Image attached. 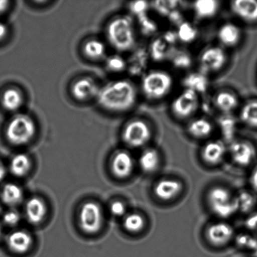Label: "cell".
<instances>
[{"mask_svg": "<svg viewBox=\"0 0 257 257\" xmlns=\"http://www.w3.org/2000/svg\"><path fill=\"white\" fill-rule=\"evenodd\" d=\"M137 88L130 80L120 79L100 87L96 98L104 109L113 112H125L133 109L137 102Z\"/></svg>", "mask_w": 257, "mask_h": 257, "instance_id": "cell-1", "label": "cell"}, {"mask_svg": "<svg viewBox=\"0 0 257 257\" xmlns=\"http://www.w3.org/2000/svg\"><path fill=\"white\" fill-rule=\"evenodd\" d=\"M175 85L173 75L166 70H148L141 77V92L146 100L160 101L170 94Z\"/></svg>", "mask_w": 257, "mask_h": 257, "instance_id": "cell-2", "label": "cell"}, {"mask_svg": "<svg viewBox=\"0 0 257 257\" xmlns=\"http://www.w3.org/2000/svg\"><path fill=\"white\" fill-rule=\"evenodd\" d=\"M107 37L110 44L119 52H127L135 46L136 34L135 24L128 15L114 18L108 25Z\"/></svg>", "mask_w": 257, "mask_h": 257, "instance_id": "cell-3", "label": "cell"}, {"mask_svg": "<svg viewBox=\"0 0 257 257\" xmlns=\"http://www.w3.org/2000/svg\"><path fill=\"white\" fill-rule=\"evenodd\" d=\"M34 120L25 114L15 115L6 128V137L14 145H26L34 138L36 133Z\"/></svg>", "mask_w": 257, "mask_h": 257, "instance_id": "cell-4", "label": "cell"}, {"mask_svg": "<svg viewBox=\"0 0 257 257\" xmlns=\"http://www.w3.org/2000/svg\"><path fill=\"white\" fill-rule=\"evenodd\" d=\"M200 106V95L190 89H183L171 100L170 111L175 119L183 121L192 119Z\"/></svg>", "mask_w": 257, "mask_h": 257, "instance_id": "cell-5", "label": "cell"}, {"mask_svg": "<svg viewBox=\"0 0 257 257\" xmlns=\"http://www.w3.org/2000/svg\"><path fill=\"white\" fill-rule=\"evenodd\" d=\"M228 62V55L226 49L220 45H211L205 48L199 55V70L209 76L222 71Z\"/></svg>", "mask_w": 257, "mask_h": 257, "instance_id": "cell-6", "label": "cell"}, {"mask_svg": "<svg viewBox=\"0 0 257 257\" xmlns=\"http://www.w3.org/2000/svg\"><path fill=\"white\" fill-rule=\"evenodd\" d=\"M207 200L211 210L219 217H230L239 210L236 196H233L225 188L218 186L211 189Z\"/></svg>", "mask_w": 257, "mask_h": 257, "instance_id": "cell-7", "label": "cell"}, {"mask_svg": "<svg viewBox=\"0 0 257 257\" xmlns=\"http://www.w3.org/2000/svg\"><path fill=\"white\" fill-rule=\"evenodd\" d=\"M153 136L150 122L141 117H136L128 121L122 132V138L128 146L140 148L147 145Z\"/></svg>", "mask_w": 257, "mask_h": 257, "instance_id": "cell-8", "label": "cell"}, {"mask_svg": "<svg viewBox=\"0 0 257 257\" xmlns=\"http://www.w3.org/2000/svg\"><path fill=\"white\" fill-rule=\"evenodd\" d=\"M102 223V211L97 204L87 202L82 206L79 214V223L85 232H97L101 227Z\"/></svg>", "mask_w": 257, "mask_h": 257, "instance_id": "cell-9", "label": "cell"}, {"mask_svg": "<svg viewBox=\"0 0 257 257\" xmlns=\"http://www.w3.org/2000/svg\"><path fill=\"white\" fill-rule=\"evenodd\" d=\"M229 150L233 160L241 166L250 165L256 157L255 146L247 140H236L233 141Z\"/></svg>", "mask_w": 257, "mask_h": 257, "instance_id": "cell-10", "label": "cell"}, {"mask_svg": "<svg viewBox=\"0 0 257 257\" xmlns=\"http://www.w3.org/2000/svg\"><path fill=\"white\" fill-rule=\"evenodd\" d=\"M212 103L218 111L224 114H230L237 109L240 100L235 91L226 88L218 90L215 93Z\"/></svg>", "mask_w": 257, "mask_h": 257, "instance_id": "cell-11", "label": "cell"}, {"mask_svg": "<svg viewBox=\"0 0 257 257\" xmlns=\"http://www.w3.org/2000/svg\"><path fill=\"white\" fill-rule=\"evenodd\" d=\"M242 32L240 27L235 23H223L217 30V39L220 46L224 49H231L237 47L241 40Z\"/></svg>", "mask_w": 257, "mask_h": 257, "instance_id": "cell-12", "label": "cell"}, {"mask_svg": "<svg viewBox=\"0 0 257 257\" xmlns=\"http://www.w3.org/2000/svg\"><path fill=\"white\" fill-rule=\"evenodd\" d=\"M100 89L94 79L90 77H84L72 84L71 93L73 97L79 101H87L97 98Z\"/></svg>", "mask_w": 257, "mask_h": 257, "instance_id": "cell-13", "label": "cell"}, {"mask_svg": "<svg viewBox=\"0 0 257 257\" xmlns=\"http://www.w3.org/2000/svg\"><path fill=\"white\" fill-rule=\"evenodd\" d=\"M233 236L232 226L224 222L213 223L208 226L206 231V236L209 242L216 246L226 245Z\"/></svg>", "mask_w": 257, "mask_h": 257, "instance_id": "cell-14", "label": "cell"}, {"mask_svg": "<svg viewBox=\"0 0 257 257\" xmlns=\"http://www.w3.org/2000/svg\"><path fill=\"white\" fill-rule=\"evenodd\" d=\"M229 7L232 14L244 22H257V1L233 0L230 2Z\"/></svg>", "mask_w": 257, "mask_h": 257, "instance_id": "cell-15", "label": "cell"}, {"mask_svg": "<svg viewBox=\"0 0 257 257\" xmlns=\"http://www.w3.org/2000/svg\"><path fill=\"white\" fill-rule=\"evenodd\" d=\"M180 181L174 179H163L156 184L154 192L157 198L163 201H170L175 198L182 191Z\"/></svg>", "mask_w": 257, "mask_h": 257, "instance_id": "cell-16", "label": "cell"}, {"mask_svg": "<svg viewBox=\"0 0 257 257\" xmlns=\"http://www.w3.org/2000/svg\"><path fill=\"white\" fill-rule=\"evenodd\" d=\"M226 153L225 144L222 141L215 140L208 141L204 145L201 156L205 162L215 165L222 161Z\"/></svg>", "mask_w": 257, "mask_h": 257, "instance_id": "cell-17", "label": "cell"}, {"mask_svg": "<svg viewBox=\"0 0 257 257\" xmlns=\"http://www.w3.org/2000/svg\"><path fill=\"white\" fill-rule=\"evenodd\" d=\"M214 125L208 118L193 117L188 120L186 131L191 137L196 139H205L213 133Z\"/></svg>", "mask_w": 257, "mask_h": 257, "instance_id": "cell-18", "label": "cell"}, {"mask_svg": "<svg viewBox=\"0 0 257 257\" xmlns=\"http://www.w3.org/2000/svg\"><path fill=\"white\" fill-rule=\"evenodd\" d=\"M133 160L130 153L120 151L113 158L112 170L113 173L118 178L128 177L133 170Z\"/></svg>", "mask_w": 257, "mask_h": 257, "instance_id": "cell-19", "label": "cell"}, {"mask_svg": "<svg viewBox=\"0 0 257 257\" xmlns=\"http://www.w3.org/2000/svg\"><path fill=\"white\" fill-rule=\"evenodd\" d=\"M182 84L183 89H190L200 95L207 91L209 87L208 76L200 70L191 72L183 77Z\"/></svg>", "mask_w": 257, "mask_h": 257, "instance_id": "cell-20", "label": "cell"}, {"mask_svg": "<svg viewBox=\"0 0 257 257\" xmlns=\"http://www.w3.org/2000/svg\"><path fill=\"white\" fill-rule=\"evenodd\" d=\"M192 7L197 19L208 20L213 19L218 14L221 2L216 0H198L193 3Z\"/></svg>", "mask_w": 257, "mask_h": 257, "instance_id": "cell-21", "label": "cell"}, {"mask_svg": "<svg viewBox=\"0 0 257 257\" xmlns=\"http://www.w3.org/2000/svg\"><path fill=\"white\" fill-rule=\"evenodd\" d=\"M10 250L17 253H24L29 250L32 243V236L26 231L17 230L12 233L7 240Z\"/></svg>", "mask_w": 257, "mask_h": 257, "instance_id": "cell-22", "label": "cell"}, {"mask_svg": "<svg viewBox=\"0 0 257 257\" xmlns=\"http://www.w3.org/2000/svg\"><path fill=\"white\" fill-rule=\"evenodd\" d=\"M25 212L29 222L38 224L44 220L46 215V206L40 198H32L27 201Z\"/></svg>", "mask_w": 257, "mask_h": 257, "instance_id": "cell-23", "label": "cell"}, {"mask_svg": "<svg viewBox=\"0 0 257 257\" xmlns=\"http://www.w3.org/2000/svg\"><path fill=\"white\" fill-rule=\"evenodd\" d=\"M1 101L5 109L9 111H16L24 103V95L17 88H9L3 93Z\"/></svg>", "mask_w": 257, "mask_h": 257, "instance_id": "cell-24", "label": "cell"}, {"mask_svg": "<svg viewBox=\"0 0 257 257\" xmlns=\"http://www.w3.org/2000/svg\"><path fill=\"white\" fill-rule=\"evenodd\" d=\"M238 119L246 126L257 128V100H248L241 105Z\"/></svg>", "mask_w": 257, "mask_h": 257, "instance_id": "cell-25", "label": "cell"}, {"mask_svg": "<svg viewBox=\"0 0 257 257\" xmlns=\"http://www.w3.org/2000/svg\"><path fill=\"white\" fill-rule=\"evenodd\" d=\"M24 194L21 188L14 183H8L3 188L1 198L3 202L12 206L19 205L23 200Z\"/></svg>", "mask_w": 257, "mask_h": 257, "instance_id": "cell-26", "label": "cell"}, {"mask_svg": "<svg viewBox=\"0 0 257 257\" xmlns=\"http://www.w3.org/2000/svg\"><path fill=\"white\" fill-rule=\"evenodd\" d=\"M160 155L153 148H149L144 151L140 158V165L145 173H152L160 165Z\"/></svg>", "mask_w": 257, "mask_h": 257, "instance_id": "cell-27", "label": "cell"}, {"mask_svg": "<svg viewBox=\"0 0 257 257\" xmlns=\"http://www.w3.org/2000/svg\"><path fill=\"white\" fill-rule=\"evenodd\" d=\"M85 56L94 60H100L106 54V47L101 40L93 39L88 40L83 47Z\"/></svg>", "mask_w": 257, "mask_h": 257, "instance_id": "cell-28", "label": "cell"}, {"mask_svg": "<svg viewBox=\"0 0 257 257\" xmlns=\"http://www.w3.org/2000/svg\"><path fill=\"white\" fill-rule=\"evenodd\" d=\"M175 33L178 41L185 44L195 41L198 35L197 28L189 22H181Z\"/></svg>", "mask_w": 257, "mask_h": 257, "instance_id": "cell-29", "label": "cell"}, {"mask_svg": "<svg viewBox=\"0 0 257 257\" xmlns=\"http://www.w3.org/2000/svg\"><path fill=\"white\" fill-rule=\"evenodd\" d=\"M30 159L24 154H19L13 158L10 163V170L13 175L17 177H22L27 175L30 168Z\"/></svg>", "mask_w": 257, "mask_h": 257, "instance_id": "cell-30", "label": "cell"}, {"mask_svg": "<svg viewBox=\"0 0 257 257\" xmlns=\"http://www.w3.org/2000/svg\"><path fill=\"white\" fill-rule=\"evenodd\" d=\"M169 59L173 66L177 69H187L191 64V55L188 52L181 50H174Z\"/></svg>", "mask_w": 257, "mask_h": 257, "instance_id": "cell-31", "label": "cell"}, {"mask_svg": "<svg viewBox=\"0 0 257 257\" xmlns=\"http://www.w3.org/2000/svg\"><path fill=\"white\" fill-rule=\"evenodd\" d=\"M145 220L143 216L138 213H132L125 216L124 226L125 230L131 233H137L145 227Z\"/></svg>", "mask_w": 257, "mask_h": 257, "instance_id": "cell-32", "label": "cell"}, {"mask_svg": "<svg viewBox=\"0 0 257 257\" xmlns=\"http://www.w3.org/2000/svg\"><path fill=\"white\" fill-rule=\"evenodd\" d=\"M105 65L109 71L119 73L124 71L127 67L126 60L119 55H111L107 57Z\"/></svg>", "mask_w": 257, "mask_h": 257, "instance_id": "cell-33", "label": "cell"}, {"mask_svg": "<svg viewBox=\"0 0 257 257\" xmlns=\"http://www.w3.org/2000/svg\"><path fill=\"white\" fill-rule=\"evenodd\" d=\"M236 199L238 201L239 210L243 211H247L250 208H252L255 205V199L248 193H241L236 196Z\"/></svg>", "mask_w": 257, "mask_h": 257, "instance_id": "cell-34", "label": "cell"}, {"mask_svg": "<svg viewBox=\"0 0 257 257\" xmlns=\"http://www.w3.org/2000/svg\"><path fill=\"white\" fill-rule=\"evenodd\" d=\"M236 243L242 248L254 249L257 247V240L248 234L241 233L236 236Z\"/></svg>", "mask_w": 257, "mask_h": 257, "instance_id": "cell-35", "label": "cell"}, {"mask_svg": "<svg viewBox=\"0 0 257 257\" xmlns=\"http://www.w3.org/2000/svg\"><path fill=\"white\" fill-rule=\"evenodd\" d=\"M128 7L131 13L139 18L146 15L149 5L148 3L145 1L133 2L130 3Z\"/></svg>", "mask_w": 257, "mask_h": 257, "instance_id": "cell-36", "label": "cell"}, {"mask_svg": "<svg viewBox=\"0 0 257 257\" xmlns=\"http://www.w3.org/2000/svg\"><path fill=\"white\" fill-rule=\"evenodd\" d=\"M20 220L19 213L16 211H9L4 214L3 220L6 225L15 226L19 223Z\"/></svg>", "mask_w": 257, "mask_h": 257, "instance_id": "cell-37", "label": "cell"}, {"mask_svg": "<svg viewBox=\"0 0 257 257\" xmlns=\"http://www.w3.org/2000/svg\"><path fill=\"white\" fill-rule=\"evenodd\" d=\"M110 211H111L113 215L115 216H122L125 212V206L120 201H115L110 206Z\"/></svg>", "mask_w": 257, "mask_h": 257, "instance_id": "cell-38", "label": "cell"}, {"mask_svg": "<svg viewBox=\"0 0 257 257\" xmlns=\"http://www.w3.org/2000/svg\"><path fill=\"white\" fill-rule=\"evenodd\" d=\"M250 183L253 190L257 193V166L254 168L252 173H251Z\"/></svg>", "mask_w": 257, "mask_h": 257, "instance_id": "cell-39", "label": "cell"}, {"mask_svg": "<svg viewBox=\"0 0 257 257\" xmlns=\"http://www.w3.org/2000/svg\"><path fill=\"white\" fill-rule=\"evenodd\" d=\"M9 30L7 25L0 22V41L4 40L7 37Z\"/></svg>", "mask_w": 257, "mask_h": 257, "instance_id": "cell-40", "label": "cell"}, {"mask_svg": "<svg viewBox=\"0 0 257 257\" xmlns=\"http://www.w3.org/2000/svg\"><path fill=\"white\" fill-rule=\"evenodd\" d=\"M9 7V2L0 1V15L4 14Z\"/></svg>", "mask_w": 257, "mask_h": 257, "instance_id": "cell-41", "label": "cell"}, {"mask_svg": "<svg viewBox=\"0 0 257 257\" xmlns=\"http://www.w3.org/2000/svg\"><path fill=\"white\" fill-rule=\"evenodd\" d=\"M6 175V169L3 164L0 162V181L4 180Z\"/></svg>", "mask_w": 257, "mask_h": 257, "instance_id": "cell-42", "label": "cell"}, {"mask_svg": "<svg viewBox=\"0 0 257 257\" xmlns=\"http://www.w3.org/2000/svg\"><path fill=\"white\" fill-rule=\"evenodd\" d=\"M2 235V229L1 225H0V238H1Z\"/></svg>", "mask_w": 257, "mask_h": 257, "instance_id": "cell-43", "label": "cell"}]
</instances>
